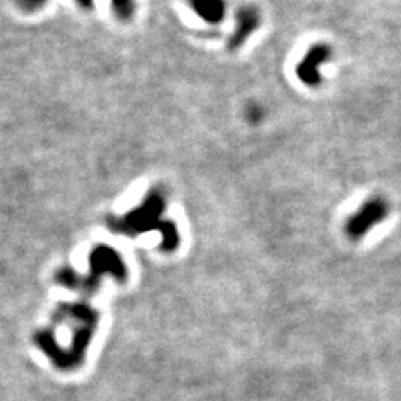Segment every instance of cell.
Listing matches in <instances>:
<instances>
[{
  "label": "cell",
  "instance_id": "6da1fadb",
  "mask_svg": "<svg viewBox=\"0 0 401 401\" xmlns=\"http://www.w3.org/2000/svg\"><path fill=\"white\" fill-rule=\"evenodd\" d=\"M391 211L389 202L384 197H372L366 199L358 210L346 219L344 224V232L349 240L359 241L372 232L377 224L388 219Z\"/></svg>",
  "mask_w": 401,
  "mask_h": 401
},
{
  "label": "cell",
  "instance_id": "7a4b0ae2",
  "mask_svg": "<svg viewBox=\"0 0 401 401\" xmlns=\"http://www.w3.org/2000/svg\"><path fill=\"white\" fill-rule=\"evenodd\" d=\"M332 58V48L326 44H317L308 49V53L299 61L296 67V75L303 85L310 88H318L321 85V67L326 66Z\"/></svg>",
  "mask_w": 401,
  "mask_h": 401
},
{
  "label": "cell",
  "instance_id": "3957f363",
  "mask_svg": "<svg viewBox=\"0 0 401 401\" xmlns=\"http://www.w3.org/2000/svg\"><path fill=\"white\" fill-rule=\"evenodd\" d=\"M262 24V14L254 5H244L236 12V26L228 46L235 51L241 48Z\"/></svg>",
  "mask_w": 401,
  "mask_h": 401
},
{
  "label": "cell",
  "instance_id": "277c9868",
  "mask_svg": "<svg viewBox=\"0 0 401 401\" xmlns=\"http://www.w3.org/2000/svg\"><path fill=\"white\" fill-rule=\"evenodd\" d=\"M189 5L192 11L208 24L222 23L228 11L226 0H189Z\"/></svg>",
  "mask_w": 401,
  "mask_h": 401
},
{
  "label": "cell",
  "instance_id": "5b68a950",
  "mask_svg": "<svg viewBox=\"0 0 401 401\" xmlns=\"http://www.w3.org/2000/svg\"><path fill=\"white\" fill-rule=\"evenodd\" d=\"M76 2L84 9H91L94 6V0H76ZM112 11L121 21H130L136 15L137 3L136 0H112Z\"/></svg>",
  "mask_w": 401,
  "mask_h": 401
},
{
  "label": "cell",
  "instance_id": "8992f818",
  "mask_svg": "<svg viewBox=\"0 0 401 401\" xmlns=\"http://www.w3.org/2000/svg\"><path fill=\"white\" fill-rule=\"evenodd\" d=\"M49 0H15V3L24 12H35L37 9L44 8Z\"/></svg>",
  "mask_w": 401,
  "mask_h": 401
},
{
  "label": "cell",
  "instance_id": "52a82bcc",
  "mask_svg": "<svg viewBox=\"0 0 401 401\" xmlns=\"http://www.w3.org/2000/svg\"><path fill=\"white\" fill-rule=\"evenodd\" d=\"M262 118H263V112H262V109L253 107V109L249 110V119H250L251 122H259Z\"/></svg>",
  "mask_w": 401,
  "mask_h": 401
}]
</instances>
